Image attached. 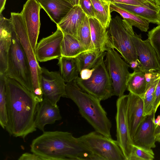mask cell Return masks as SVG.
Segmentation results:
<instances>
[{
  "label": "cell",
  "instance_id": "1",
  "mask_svg": "<svg viewBox=\"0 0 160 160\" xmlns=\"http://www.w3.org/2000/svg\"><path fill=\"white\" fill-rule=\"evenodd\" d=\"M6 77L8 123L5 129L10 135L24 139L36 130L35 118L40 102L32 92Z\"/></svg>",
  "mask_w": 160,
  "mask_h": 160
},
{
  "label": "cell",
  "instance_id": "2",
  "mask_svg": "<svg viewBox=\"0 0 160 160\" xmlns=\"http://www.w3.org/2000/svg\"><path fill=\"white\" fill-rule=\"evenodd\" d=\"M30 148L44 160H100L79 138L67 132L44 131L32 141Z\"/></svg>",
  "mask_w": 160,
  "mask_h": 160
},
{
  "label": "cell",
  "instance_id": "3",
  "mask_svg": "<svg viewBox=\"0 0 160 160\" xmlns=\"http://www.w3.org/2000/svg\"><path fill=\"white\" fill-rule=\"evenodd\" d=\"M67 97L77 106L83 118L95 131L112 138L111 122L98 99L82 90L76 80L67 82L65 86Z\"/></svg>",
  "mask_w": 160,
  "mask_h": 160
},
{
  "label": "cell",
  "instance_id": "4",
  "mask_svg": "<svg viewBox=\"0 0 160 160\" xmlns=\"http://www.w3.org/2000/svg\"><path fill=\"white\" fill-rule=\"evenodd\" d=\"M33 93L32 73L29 63L14 29L8 57L7 68L4 73Z\"/></svg>",
  "mask_w": 160,
  "mask_h": 160
},
{
  "label": "cell",
  "instance_id": "5",
  "mask_svg": "<svg viewBox=\"0 0 160 160\" xmlns=\"http://www.w3.org/2000/svg\"><path fill=\"white\" fill-rule=\"evenodd\" d=\"M108 31L113 48L121 54L129 64L138 59L130 36L132 26L124 19L117 16L111 19Z\"/></svg>",
  "mask_w": 160,
  "mask_h": 160
},
{
  "label": "cell",
  "instance_id": "6",
  "mask_svg": "<svg viewBox=\"0 0 160 160\" xmlns=\"http://www.w3.org/2000/svg\"><path fill=\"white\" fill-rule=\"evenodd\" d=\"M104 58L102 57L93 67L94 71L89 78L83 80L78 77L76 79L82 90L100 101L112 96L111 81Z\"/></svg>",
  "mask_w": 160,
  "mask_h": 160
},
{
  "label": "cell",
  "instance_id": "7",
  "mask_svg": "<svg viewBox=\"0 0 160 160\" xmlns=\"http://www.w3.org/2000/svg\"><path fill=\"white\" fill-rule=\"evenodd\" d=\"M11 15L15 31L27 56L31 68L33 82V93L41 102L43 99L39 83L41 67L36 59L31 46L21 13L12 12Z\"/></svg>",
  "mask_w": 160,
  "mask_h": 160
},
{
  "label": "cell",
  "instance_id": "8",
  "mask_svg": "<svg viewBox=\"0 0 160 160\" xmlns=\"http://www.w3.org/2000/svg\"><path fill=\"white\" fill-rule=\"evenodd\" d=\"M100 160H126L116 140L93 131L79 137Z\"/></svg>",
  "mask_w": 160,
  "mask_h": 160
},
{
  "label": "cell",
  "instance_id": "9",
  "mask_svg": "<svg viewBox=\"0 0 160 160\" xmlns=\"http://www.w3.org/2000/svg\"><path fill=\"white\" fill-rule=\"evenodd\" d=\"M105 60L106 67L111 80L112 96L120 97L124 95L127 89V83L130 73L129 65L121 58L114 48L106 51Z\"/></svg>",
  "mask_w": 160,
  "mask_h": 160
},
{
  "label": "cell",
  "instance_id": "10",
  "mask_svg": "<svg viewBox=\"0 0 160 160\" xmlns=\"http://www.w3.org/2000/svg\"><path fill=\"white\" fill-rule=\"evenodd\" d=\"M128 95L119 97L116 102V141L126 160L130 156L132 147L127 121V112Z\"/></svg>",
  "mask_w": 160,
  "mask_h": 160
},
{
  "label": "cell",
  "instance_id": "11",
  "mask_svg": "<svg viewBox=\"0 0 160 160\" xmlns=\"http://www.w3.org/2000/svg\"><path fill=\"white\" fill-rule=\"evenodd\" d=\"M39 83L43 98L53 104L57 105L61 97L67 98L66 84L60 72L41 67Z\"/></svg>",
  "mask_w": 160,
  "mask_h": 160
},
{
  "label": "cell",
  "instance_id": "12",
  "mask_svg": "<svg viewBox=\"0 0 160 160\" xmlns=\"http://www.w3.org/2000/svg\"><path fill=\"white\" fill-rule=\"evenodd\" d=\"M130 36L142 64V71L145 72L160 71V61L148 38L142 40L141 34L137 35L133 30L130 32Z\"/></svg>",
  "mask_w": 160,
  "mask_h": 160
},
{
  "label": "cell",
  "instance_id": "13",
  "mask_svg": "<svg viewBox=\"0 0 160 160\" xmlns=\"http://www.w3.org/2000/svg\"><path fill=\"white\" fill-rule=\"evenodd\" d=\"M40 5L37 0H28L24 5L21 13L28 37L35 53L40 26Z\"/></svg>",
  "mask_w": 160,
  "mask_h": 160
},
{
  "label": "cell",
  "instance_id": "14",
  "mask_svg": "<svg viewBox=\"0 0 160 160\" xmlns=\"http://www.w3.org/2000/svg\"><path fill=\"white\" fill-rule=\"evenodd\" d=\"M57 28L52 34L43 38L37 43L35 55L38 62L58 59L62 56L61 45L63 34L59 28Z\"/></svg>",
  "mask_w": 160,
  "mask_h": 160
},
{
  "label": "cell",
  "instance_id": "15",
  "mask_svg": "<svg viewBox=\"0 0 160 160\" xmlns=\"http://www.w3.org/2000/svg\"><path fill=\"white\" fill-rule=\"evenodd\" d=\"M155 113L153 112L144 116L132 139V145L148 150L156 147Z\"/></svg>",
  "mask_w": 160,
  "mask_h": 160
},
{
  "label": "cell",
  "instance_id": "16",
  "mask_svg": "<svg viewBox=\"0 0 160 160\" xmlns=\"http://www.w3.org/2000/svg\"><path fill=\"white\" fill-rule=\"evenodd\" d=\"M14 27L10 18L0 14V74H4L7 68L8 57Z\"/></svg>",
  "mask_w": 160,
  "mask_h": 160
},
{
  "label": "cell",
  "instance_id": "17",
  "mask_svg": "<svg viewBox=\"0 0 160 160\" xmlns=\"http://www.w3.org/2000/svg\"><path fill=\"white\" fill-rule=\"evenodd\" d=\"M128 97L127 116L132 139L138 127L144 117V106L143 99L141 97L130 92Z\"/></svg>",
  "mask_w": 160,
  "mask_h": 160
},
{
  "label": "cell",
  "instance_id": "18",
  "mask_svg": "<svg viewBox=\"0 0 160 160\" xmlns=\"http://www.w3.org/2000/svg\"><path fill=\"white\" fill-rule=\"evenodd\" d=\"M61 119L58 105H53L43 98L39 104L36 114L35 121L36 128L43 132L46 125L53 124Z\"/></svg>",
  "mask_w": 160,
  "mask_h": 160
},
{
  "label": "cell",
  "instance_id": "19",
  "mask_svg": "<svg viewBox=\"0 0 160 160\" xmlns=\"http://www.w3.org/2000/svg\"><path fill=\"white\" fill-rule=\"evenodd\" d=\"M93 50L106 52L113 48L108 31L96 18H89Z\"/></svg>",
  "mask_w": 160,
  "mask_h": 160
},
{
  "label": "cell",
  "instance_id": "20",
  "mask_svg": "<svg viewBox=\"0 0 160 160\" xmlns=\"http://www.w3.org/2000/svg\"><path fill=\"white\" fill-rule=\"evenodd\" d=\"M87 15L79 5L74 6L61 21L57 25L63 33L77 39L79 28Z\"/></svg>",
  "mask_w": 160,
  "mask_h": 160
},
{
  "label": "cell",
  "instance_id": "21",
  "mask_svg": "<svg viewBox=\"0 0 160 160\" xmlns=\"http://www.w3.org/2000/svg\"><path fill=\"white\" fill-rule=\"evenodd\" d=\"M39 2L41 8L56 25L74 6L68 0H39Z\"/></svg>",
  "mask_w": 160,
  "mask_h": 160
},
{
  "label": "cell",
  "instance_id": "22",
  "mask_svg": "<svg viewBox=\"0 0 160 160\" xmlns=\"http://www.w3.org/2000/svg\"><path fill=\"white\" fill-rule=\"evenodd\" d=\"M58 59L60 73L64 82H69L76 80L80 74L76 58L61 56Z\"/></svg>",
  "mask_w": 160,
  "mask_h": 160
},
{
  "label": "cell",
  "instance_id": "23",
  "mask_svg": "<svg viewBox=\"0 0 160 160\" xmlns=\"http://www.w3.org/2000/svg\"><path fill=\"white\" fill-rule=\"evenodd\" d=\"M119 8L140 16L147 20L149 23L160 24V10L136 5L119 3H113Z\"/></svg>",
  "mask_w": 160,
  "mask_h": 160
},
{
  "label": "cell",
  "instance_id": "24",
  "mask_svg": "<svg viewBox=\"0 0 160 160\" xmlns=\"http://www.w3.org/2000/svg\"><path fill=\"white\" fill-rule=\"evenodd\" d=\"M145 73L142 71L130 73L127 83V89L134 94L143 98L146 91L147 83Z\"/></svg>",
  "mask_w": 160,
  "mask_h": 160
},
{
  "label": "cell",
  "instance_id": "25",
  "mask_svg": "<svg viewBox=\"0 0 160 160\" xmlns=\"http://www.w3.org/2000/svg\"><path fill=\"white\" fill-rule=\"evenodd\" d=\"M61 45L62 56L76 57L83 52L87 51L79 41L74 37L63 33Z\"/></svg>",
  "mask_w": 160,
  "mask_h": 160
},
{
  "label": "cell",
  "instance_id": "26",
  "mask_svg": "<svg viewBox=\"0 0 160 160\" xmlns=\"http://www.w3.org/2000/svg\"><path fill=\"white\" fill-rule=\"evenodd\" d=\"M110 12L115 11L120 14L123 19L132 26H134L142 32H147L149 28V23L145 19L132 12L122 9L110 3Z\"/></svg>",
  "mask_w": 160,
  "mask_h": 160
},
{
  "label": "cell",
  "instance_id": "27",
  "mask_svg": "<svg viewBox=\"0 0 160 160\" xmlns=\"http://www.w3.org/2000/svg\"><path fill=\"white\" fill-rule=\"evenodd\" d=\"M96 18L106 29L108 28L112 18L110 2L101 0H91Z\"/></svg>",
  "mask_w": 160,
  "mask_h": 160
},
{
  "label": "cell",
  "instance_id": "28",
  "mask_svg": "<svg viewBox=\"0 0 160 160\" xmlns=\"http://www.w3.org/2000/svg\"><path fill=\"white\" fill-rule=\"evenodd\" d=\"M106 52H102L94 50L86 51L76 57L78 60L80 72L84 69H91L93 68L101 58L104 57Z\"/></svg>",
  "mask_w": 160,
  "mask_h": 160
},
{
  "label": "cell",
  "instance_id": "29",
  "mask_svg": "<svg viewBox=\"0 0 160 160\" xmlns=\"http://www.w3.org/2000/svg\"><path fill=\"white\" fill-rule=\"evenodd\" d=\"M160 77V71L157 72L151 81L147 83L146 91L142 98L144 106V116L152 113L157 84Z\"/></svg>",
  "mask_w": 160,
  "mask_h": 160
},
{
  "label": "cell",
  "instance_id": "30",
  "mask_svg": "<svg viewBox=\"0 0 160 160\" xmlns=\"http://www.w3.org/2000/svg\"><path fill=\"white\" fill-rule=\"evenodd\" d=\"M7 123L6 77L4 74H0V124L5 129Z\"/></svg>",
  "mask_w": 160,
  "mask_h": 160
},
{
  "label": "cell",
  "instance_id": "31",
  "mask_svg": "<svg viewBox=\"0 0 160 160\" xmlns=\"http://www.w3.org/2000/svg\"><path fill=\"white\" fill-rule=\"evenodd\" d=\"M77 39L87 51L93 50L89 17L87 16L79 29Z\"/></svg>",
  "mask_w": 160,
  "mask_h": 160
},
{
  "label": "cell",
  "instance_id": "32",
  "mask_svg": "<svg viewBox=\"0 0 160 160\" xmlns=\"http://www.w3.org/2000/svg\"><path fill=\"white\" fill-rule=\"evenodd\" d=\"M154 155L152 149L148 150L132 145L128 160H152Z\"/></svg>",
  "mask_w": 160,
  "mask_h": 160
},
{
  "label": "cell",
  "instance_id": "33",
  "mask_svg": "<svg viewBox=\"0 0 160 160\" xmlns=\"http://www.w3.org/2000/svg\"><path fill=\"white\" fill-rule=\"evenodd\" d=\"M111 3H119L142 6L155 10H160V7L155 0H107Z\"/></svg>",
  "mask_w": 160,
  "mask_h": 160
},
{
  "label": "cell",
  "instance_id": "34",
  "mask_svg": "<svg viewBox=\"0 0 160 160\" xmlns=\"http://www.w3.org/2000/svg\"><path fill=\"white\" fill-rule=\"evenodd\" d=\"M148 35V39L155 49L160 61V24L149 31Z\"/></svg>",
  "mask_w": 160,
  "mask_h": 160
},
{
  "label": "cell",
  "instance_id": "35",
  "mask_svg": "<svg viewBox=\"0 0 160 160\" xmlns=\"http://www.w3.org/2000/svg\"><path fill=\"white\" fill-rule=\"evenodd\" d=\"M79 5L89 18L95 17L94 8L91 0H79Z\"/></svg>",
  "mask_w": 160,
  "mask_h": 160
},
{
  "label": "cell",
  "instance_id": "36",
  "mask_svg": "<svg viewBox=\"0 0 160 160\" xmlns=\"http://www.w3.org/2000/svg\"><path fill=\"white\" fill-rule=\"evenodd\" d=\"M160 105V77L156 85L155 95L153 103V111L156 113Z\"/></svg>",
  "mask_w": 160,
  "mask_h": 160
},
{
  "label": "cell",
  "instance_id": "37",
  "mask_svg": "<svg viewBox=\"0 0 160 160\" xmlns=\"http://www.w3.org/2000/svg\"><path fill=\"white\" fill-rule=\"evenodd\" d=\"M19 160H44V159L39 155L32 153L26 152L22 154L18 158Z\"/></svg>",
  "mask_w": 160,
  "mask_h": 160
},
{
  "label": "cell",
  "instance_id": "38",
  "mask_svg": "<svg viewBox=\"0 0 160 160\" xmlns=\"http://www.w3.org/2000/svg\"><path fill=\"white\" fill-rule=\"evenodd\" d=\"M94 68L85 69L82 70L80 72V78L82 79L86 80L89 78L94 71Z\"/></svg>",
  "mask_w": 160,
  "mask_h": 160
},
{
  "label": "cell",
  "instance_id": "39",
  "mask_svg": "<svg viewBox=\"0 0 160 160\" xmlns=\"http://www.w3.org/2000/svg\"><path fill=\"white\" fill-rule=\"evenodd\" d=\"M129 67H130L134 71H142V65L138 59L131 62L129 63Z\"/></svg>",
  "mask_w": 160,
  "mask_h": 160
},
{
  "label": "cell",
  "instance_id": "40",
  "mask_svg": "<svg viewBox=\"0 0 160 160\" xmlns=\"http://www.w3.org/2000/svg\"><path fill=\"white\" fill-rule=\"evenodd\" d=\"M6 0H0V14H1L5 8Z\"/></svg>",
  "mask_w": 160,
  "mask_h": 160
},
{
  "label": "cell",
  "instance_id": "41",
  "mask_svg": "<svg viewBox=\"0 0 160 160\" xmlns=\"http://www.w3.org/2000/svg\"><path fill=\"white\" fill-rule=\"evenodd\" d=\"M157 123V126L155 129V135L156 136L160 133V118Z\"/></svg>",
  "mask_w": 160,
  "mask_h": 160
},
{
  "label": "cell",
  "instance_id": "42",
  "mask_svg": "<svg viewBox=\"0 0 160 160\" xmlns=\"http://www.w3.org/2000/svg\"><path fill=\"white\" fill-rule=\"evenodd\" d=\"M73 6L79 5V0H68Z\"/></svg>",
  "mask_w": 160,
  "mask_h": 160
},
{
  "label": "cell",
  "instance_id": "43",
  "mask_svg": "<svg viewBox=\"0 0 160 160\" xmlns=\"http://www.w3.org/2000/svg\"><path fill=\"white\" fill-rule=\"evenodd\" d=\"M156 140L160 142V133L156 136Z\"/></svg>",
  "mask_w": 160,
  "mask_h": 160
},
{
  "label": "cell",
  "instance_id": "44",
  "mask_svg": "<svg viewBox=\"0 0 160 160\" xmlns=\"http://www.w3.org/2000/svg\"><path fill=\"white\" fill-rule=\"evenodd\" d=\"M157 4L160 7V0H155Z\"/></svg>",
  "mask_w": 160,
  "mask_h": 160
},
{
  "label": "cell",
  "instance_id": "45",
  "mask_svg": "<svg viewBox=\"0 0 160 160\" xmlns=\"http://www.w3.org/2000/svg\"><path fill=\"white\" fill-rule=\"evenodd\" d=\"M102 0V1H107V0Z\"/></svg>",
  "mask_w": 160,
  "mask_h": 160
},
{
  "label": "cell",
  "instance_id": "46",
  "mask_svg": "<svg viewBox=\"0 0 160 160\" xmlns=\"http://www.w3.org/2000/svg\"><path fill=\"white\" fill-rule=\"evenodd\" d=\"M37 0L39 2V0Z\"/></svg>",
  "mask_w": 160,
  "mask_h": 160
}]
</instances>
